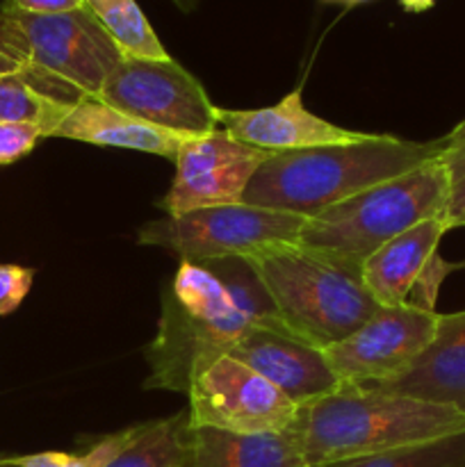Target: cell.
Segmentation results:
<instances>
[{"label": "cell", "mask_w": 465, "mask_h": 467, "mask_svg": "<svg viewBox=\"0 0 465 467\" xmlns=\"http://www.w3.org/2000/svg\"><path fill=\"white\" fill-rule=\"evenodd\" d=\"M190 427L232 433H281L299 406L255 369L228 354L210 356L194 369L187 390Z\"/></svg>", "instance_id": "obj_7"}, {"label": "cell", "mask_w": 465, "mask_h": 467, "mask_svg": "<svg viewBox=\"0 0 465 467\" xmlns=\"http://www.w3.org/2000/svg\"><path fill=\"white\" fill-rule=\"evenodd\" d=\"M450 231L445 219H427L374 251L360 267L363 283L378 306H401L408 301L424 265L438 251Z\"/></svg>", "instance_id": "obj_14"}, {"label": "cell", "mask_w": 465, "mask_h": 467, "mask_svg": "<svg viewBox=\"0 0 465 467\" xmlns=\"http://www.w3.org/2000/svg\"><path fill=\"white\" fill-rule=\"evenodd\" d=\"M191 467H308L292 429L281 433H232L191 427Z\"/></svg>", "instance_id": "obj_15"}, {"label": "cell", "mask_w": 465, "mask_h": 467, "mask_svg": "<svg viewBox=\"0 0 465 467\" xmlns=\"http://www.w3.org/2000/svg\"><path fill=\"white\" fill-rule=\"evenodd\" d=\"M53 137L59 140L85 141L94 146H112V149H130L140 153L160 155V158L176 160L178 150L191 137L176 135L158 126L130 117L121 109L112 108L98 96H85L73 105L68 117L59 123Z\"/></svg>", "instance_id": "obj_13"}, {"label": "cell", "mask_w": 465, "mask_h": 467, "mask_svg": "<svg viewBox=\"0 0 465 467\" xmlns=\"http://www.w3.org/2000/svg\"><path fill=\"white\" fill-rule=\"evenodd\" d=\"M308 219L249 203L217 205L144 223L137 242L160 246L181 260H214L246 255L264 244L299 242Z\"/></svg>", "instance_id": "obj_5"}, {"label": "cell", "mask_w": 465, "mask_h": 467, "mask_svg": "<svg viewBox=\"0 0 465 467\" xmlns=\"http://www.w3.org/2000/svg\"><path fill=\"white\" fill-rule=\"evenodd\" d=\"M219 128L232 140L249 144L267 153H290V150L317 149V146L349 144L360 141L369 132L346 130L336 123L319 119L305 108L301 89L283 96L276 105L255 109L217 108Z\"/></svg>", "instance_id": "obj_11"}, {"label": "cell", "mask_w": 465, "mask_h": 467, "mask_svg": "<svg viewBox=\"0 0 465 467\" xmlns=\"http://www.w3.org/2000/svg\"><path fill=\"white\" fill-rule=\"evenodd\" d=\"M35 283V269L23 265L0 263V317L12 315Z\"/></svg>", "instance_id": "obj_24"}, {"label": "cell", "mask_w": 465, "mask_h": 467, "mask_svg": "<svg viewBox=\"0 0 465 467\" xmlns=\"http://www.w3.org/2000/svg\"><path fill=\"white\" fill-rule=\"evenodd\" d=\"M440 162L450 187L445 222L450 228H459L465 222V119L445 137Z\"/></svg>", "instance_id": "obj_20"}, {"label": "cell", "mask_w": 465, "mask_h": 467, "mask_svg": "<svg viewBox=\"0 0 465 467\" xmlns=\"http://www.w3.org/2000/svg\"><path fill=\"white\" fill-rule=\"evenodd\" d=\"M454 269H459V265H451L447 260L440 258V254H433L429 258V263L424 265L422 274L415 281L413 290H410L408 301L406 304L418 306V308L429 310V313H436V304H438V292H440L442 281L450 276Z\"/></svg>", "instance_id": "obj_22"}, {"label": "cell", "mask_w": 465, "mask_h": 467, "mask_svg": "<svg viewBox=\"0 0 465 467\" xmlns=\"http://www.w3.org/2000/svg\"><path fill=\"white\" fill-rule=\"evenodd\" d=\"M322 467H465V431L422 445L401 447L383 454L337 461Z\"/></svg>", "instance_id": "obj_19"}, {"label": "cell", "mask_w": 465, "mask_h": 467, "mask_svg": "<svg viewBox=\"0 0 465 467\" xmlns=\"http://www.w3.org/2000/svg\"><path fill=\"white\" fill-rule=\"evenodd\" d=\"M349 3H363V0H349Z\"/></svg>", "instance_id": "obj_31"}, {"label": "cell", "mask_w": 465, "mask_h": 467, "mask_svg": "<svg viewBox=\"0 0 465 467\" xmlns=\"http://www.w3.org/2000/svg\"><path fill=\"white\" fill-rule=\"evenodd\" d=\"M269 155L232 140L223 128L191 137L173 160L176 173L158 208L167 217H178L194 210L244 203L246 187Z\"/></svg>", "instance_id": "obj_9"}, {"label": "cell", "mask_w": 465, "mask_h": 467, "mask_svg": "<svg viewBox=\"0 0 465 467\" xmlns=\"http://www.w3.org/2000/svg\"><path fill=\"white\" fill-rule=\"evenodd\" d=\"M82 7L100 23L123 57L164 59L169 53L135 0H82Z\"/></svg>", "instance_id": "obj_17"}, {"label": "cell", "mask_w": 465, "mask_h": 467, "mask_svg": "<svg viewBox=\"0 0 465 467\" xmlns=\"http://www.w3.org/2000/svg\"><path fill=\"white\" fill-rule=\"evenodd\" d=\"M433 3H436V0H401L404 9H408V12H424V9L431 7Z\"/></svg>", "instance_id": "obj_28"}, {"label": "cell", "mask_w": 465, "mask_h": 467, "mask_svg": "<svg viewBox=\"0 0 465 467\" xmlns=\"http://www.w3.org/2000/svg\"><path fill=\"white\" fill-rule=\"evenodd\" d=\"M71 109L73 103L36 89L23 71L0 78V121L27 123L39 128L44 137H53Z\"/></svg>", "instance_id": "obj_18"}, {"label": "cell", "mask_w": 465, "mask_h": 467, "mask_svg": "<svg viewBox=\"0 0 465 467\" xmlns=\"http://www.w3.org/2000/svg\"><path fill=\"white\" fill-rule=\"evenodd\" d=\"M5 9L26 14H64L82 7V0H5Z\"/></svg>", "instance_id": "obj_25"}, {"label": "cell", "mask_w": 465, "mask_h": 467, "mask_svg": "<svg viewBox=\"0 0 465 467\" xmlns=\"http://www.w3.org/2000/svg\"><path fill=\"white\" fill-rule=\"evenodd\" d=\"M367 388L386 395L450 406L465 415V310L440 315L433 340L404 374Z\"/></svg>", "instance_id": "obj_12"}, {"label": "cell", "mask_w": 465, "mask_h": 467, "mask_svg": "<svg viewBox=\"0 0 465 467\" xmlns=\"http://www.w3.org/2000/svg\"><path fill=\"white\" fill-rule=\"evenodd\" d=\"M7 459L16 467H64L68 454L67 451H39V454L7 456Z\"/></svg>", "instance_id": "obj_26"}, {"label": "cell", "mask_w": 465, "mask_h": 467, "mask_svg": "<svg viewBox=\"0 0 465 467\" xmlns=\"http://www.w3.org/2000/svg\"><path fill=\"white\" fill-rule=\"evenodd\" d=\"M459 267H465V263H460V265H459Z\"/></svg>", "instance_id": "obj_32"}, {"label": "cell", "mask_w": 465, "mask_h": 467, "mask_svg": "<svg viewBox=\"0 0 465 467\" xmlns=\"http://www.w3.org/2000/svg\"><path fill=\"white\" fill-rule=\"evenodd\" d=\"M173 3H176L182 12H191V9L199 5V0H173Z\"/></svg>", "instance_id": "obj_29"}, {"label": "cell", "mask_w": 465, "mask_h": 467, "mask_svg": "<svg viewBox=\"0 0 465 467\" xmlns=\"http://www.w3.org/2000/svg\"><path fill=\"white\" fill-rule=\"evenodd\" d=\"M463 226H465V222H463Z\"/></svg>", "instance_id": "obj_33"}, {"label": "cell", "mask_w": 465, "mask_h": 467, "mask_svg": "<svg viewBox=\"0 0 465 467\" xmlns=\"http://www.w3.org/2000/svg\"><path fill=\"white\" fill-rule=\"evenodd\" d=\"M447 199V173L436 158L308 219L299 244L363 265L408 228L427 219H445Z\"/></svg>", "instance_id": "obj_4"}, {"label": "cell", "mask_w": 465, "mask_h": 467, "mask_svg": "<svg viewBox=\"0 0 465 467\" xmlns=\"http://www.w3.org/2000/svg\"><path fill=\"white\" fill-rule=\"evenodd\" d=\"M308 467L383 454L465 431V415L372 388H342L301 404L292 422Z\"/></svg>", "instance_id": "obj_2"}, {"label": "cell", "mask_w": 465, "mask_h": 467, "mask_svg": "<svg viewBox=\"0 0 465 467\" xmlns=\"http://www.w3.org/2000/svg\"><path fill=\"white\" fill-rule=\"evenodd\" d=\"M0 467H16V465H12V463H9V459H7V456H0Z\"/></svg>", "instance_id": "obj_30"}, {"label": "cell", "mask_w": 465, "mask_h": 467, "mask_svg": "<svg viewBox=\"0 0 465 467\" xmlns=\"http://www.w3.org/2000/svg\"><path fill=\"white\" fill-rule=\"evenodd\" d=\"M190 413L144 422L140 436L105 467H191Z\"/></svg>", "instance_id": "obj_16"}, {"label": "cell", "mask_w": 465, "mask_h": 467, "mask_svg": "<svg viewBox=\"0 0 465 467\" xmlns=\"http://www.w3.org/2000/svg\"><path fill=\"white\" fill-rule=\"evenodd\" d=\"M39 140H44V132L36 126L0 121V167H7V164L26 158L27 153L35 150Z\"/></svg>", "instance_id": "obj_23"}, {"label": "cell", "mask_w": 465, "mask_h": 467, "mask_svg": "<svg viewBox=\"0 0 465 467\" xmlns=\"http://www.w3.org/2000/svg\"><path fill=\"white\" fill-rule=\"evenodd\" d=\"M21 71H23L21 64H18L16 59L7 57V55H5L3 50H0V78H3V76H12V73H21Z\"/></svg>", "instance_id": "obj_27"}, {"label": "cell", "mask_w": 465, "mask_h": 467, "mask_svg": "<svg viewBox=\"0 0 465 467\" xmlns=\"http://www.w3.org/2000/svg\"><path fill=\"white\" fill-rule=\"evenodd\" d=\"M144 424H132V427L123 429V431L109 433V436L100 438L98 442L85 450L82 454H68L64 467H105L112 463L132 441L141 433Z\"/></svg>", "instance_id": "obj_21"}, {"label": "cell", "mask_w": 465, "mask_h": 467, "mask_svg": "<svg viewBox=\"0 0 465 467\" xmlns=\"http://www.w3.org/2000/svg\"><path fill=\"white\" fill-rule=\"evenodd\" d=\"M445 137L408 141L367 135L349 144L269 155L249 182L244 203L313 219L331 205L440 158Z\"/></svg>", "instance_id": "obj_1"}, {"label": "cell", "mask_w": 465, "mask_h": 467, "mask_svg": "<svg viewBox=\"0 0 465 467\" xmlns=\"http://www.w3.org/2000/svg\"><path fill=\"white\" fill-rule=\"evenodd\" d=\"M112 108L185 137L210 135L219 128L217 105L203 85L171 57H123L98 94Z\"/></svg>", "instance_id": "obj_6"}, {"label": "cell", "mask_w": 465, "mask_h": 467, "mask_svg": "<svg viewBox=\"0 0 465 467\" xmlns=\"http://www.w3.org/2000/svg\"><path fill=\"white\" fill-rule=\"evenodd\" d=\"M267 287L283 328L326 349L367 322L378 308L354 260L276 242L244 255Z\"/></svg>", "instance_id": "obj_3"}, {"label": "cell", "mask_w": 465, "mask_h": 467, "mask_svg": "<svg viewBox=\"0 0 465 467\" xmlns=\"http://www.w3.org/2000/svg\"><path fill=\"white\" fill-rule=\"evenodd\" d=\"M226 354L255 369L296 406L345 388L328 368L319 347L308 345L281 328L251 327Z\"/></svg>", "instance_id": "obj_10"}, {"label": "cell", "mask_w": 465, "mask_h": 467, "mask_svg": "<svg viewBox=\"0 0 465 467\" xmlns=\"http://www.w3.org/2000/svg\"><path fill=\"white\" fill-rule=\"evenodd\" d=\"M440 315L418 306H378L354 333L326 347L324 358L345 388H367L404 374L433 340Z\"/></svg>", "instance_id": "obj_8"}]
</instances>
